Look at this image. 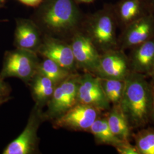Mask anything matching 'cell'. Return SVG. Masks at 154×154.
<instances>
[{"label": "cell", "mask_w": 154, "mask_h": 154, "mask_svg": "<svg viewBox=\"0 0 154 154\" xmlns=\"http://www.w3.org/2000/svg\"><path fill=\"white\" fill-rule=\"evenodd\" d=\"M75 0H44L35 8L31 17L43 35L69 42L81 30L85 14Z\"/></svg>", "instance_id": "1"}, {"label": "cell", "mask_w": 154, "mask_h": 154, "mask_svg": "<svg viewBox=\"0 0 154 154\" xmlns=\"http://www.w3.org/2000/svg\"><path fill=\"white\" fill-rule=\"evenodd\" d=\"M106 116L111 131L122 141H129L131 127L119 105L113 106Z\"/></svg>", "instance_id": "17"}, {"label": "cell", "mask_w": 154, "mask_h": 154, "mask_svg": "<svg viewBox=\"0 0 154 154\" xmlns=\"http://www.w3.org/2000/svg\"><path fill=\"white\" fill-rule=\"evenodd\" d=\"M5 1L6 0H0V8L4 5V4L5 2Z\"/></svg>", "instance_id": "30"}, {"label": "cell", "mask_w": 154, "mask_h": 154, "mask_svg": "<svg viewBox=\"0 0 154 154\" xmlns=\"http://www.w3.org/2000/svg\"><path fill=\"white\" fill-rule=\"evenodd\" d=\"M28 83L30 86L35 105L42 109L52 97L57 85L48 77L38 72Z\"/></svg>", "instance_id": "16"}, {"label": "cell", "mask_w": 154, "mask_h": 154, "mask_svg": "<svg viewBox=\"0 0 154 154\" xmlns=\"http://www.w3.org/2000/svg\"><path fill=\"white\" fill-rule=\"evenodd\" d=\"M120 107L132 128L145 126L150 120L152 88L145 75L130 72L125 79Z\"/></svg>", "instance_id": "2"}, {"label": "cell", "mask_w": 154, "mask_h": 154, "mask_svg": "<svg viewBox=\"0 0 154 154\" xmlns=\"http://www.w3.org/2000/svg\"><path fill=\"white\" fill-rule=\"evenodd\" d=\"M37 72L48 77L58 85L65 80L73 72L67 70L54 61L44 58V60L39 62Z\"/></svg>", "instance_id": "19"}, {"label": "cell", "mask_w": 154, "mask_h": 154, "mask_svg": "<svg viewBox=\"0 0 154 154\" xmlns=\"http://www.w3.org/2000/svg\"><path fill=\"white\" fill-rule=\"evenodd\" d=\"M43 34L31 18H17L16 20L14 45L16 48L37 53L41 44Z\"/></svg>", "instance_id": "13"}, {"label": "cell", "mask_w": 154, "mask_h": 154, "mask_svg": "<svg viewBox=\"0 0 154 154\" xmlns=\"http://www.w3.org/2000/svg\"><path fill=\"white\" fill-rule=\"evenodd\" d=\"M45 120L41 109L35 105L21 134L7 145L3 154H32L38 151L39 127Z\"/></svg>", "instance_id": "6"}, {"label": "cell", "mask_w": 154, "mask_h": 154, "mask_svg": "<svg viewBox=\"0 0 154 154\" xmlns=\"http://www.w3.org/2000/svg\"><path fill=\"white\" fill-rule=\"evenodd\" d=\"M112 7L118 27L121 29L142 17L153 13L147 0H119L112 4Z\"/></svg>", "instance_id": "14"}, {"label": "cell", "mask_w": 154, "mask_h": 154, "mask_svg": "<svg viewBox=\"0 0 154 154\" xmlns=\"http://www.w3.org/2000/svg\"><path fill=\"white\" fill-rule=\"evenodd\" d=\"M151 11L154 13V0H147Z\"/></svg>", "instance_id": "27"}, {"label": "cell", "mask_w": 154, "mask_h": 154, "mask_svg": "<svg viewBox=\"0 0 154 154\" xmlns=\"http://www.w3.org/2000/svg\"><path fill=\"white\" fill-rule=\"evenodd\" d=\"M99 78L106 97L110 104L113 106L120 105L125 89V81Z\"/></svg>", "instance_id": "20"}, {"label": "cell", "mask_w": 154, "mask_h": 154, "mask_svg": "<svg viewBox=\"0 0 154 154\" xmlns=\"http://www.w3.org/2000/svg\"><path fill=\"white\" fill-rule=\"evenodd\" d=\"M134 139L139 154H154V129L149 128L140 130Z\"/></svg>", "instance_id": "21"}, {"label": "cell", "mask_w": 154, "mask_h": 154, "mask_svg": "<svg viewBox=\"0 0 154 154\" xmlns=\"http://www.w3.org/2000/svg\"><path fill=\"white\" fill-rule=\"evenodd\" d=\"M100 111L90 105L77 103L70 109L54 121L55 128L88 131L100 116Z\"/></svg>", "instance_id": "8"}, {"label": "cell", "mask_w": 154, "mask_h": 154, "mask_svg": "<svg viewBox=\"0 0 154 154\" xmlns=\"http://www.w3.org/2000/svg\"><path fill=\"white\" fill-rule=\"evenodd\" d=\"M77 103L92 106L100 111L110 110L111 104L106 97L99 77L88 72L80 75Z\"/></svg>", "instance_id": "10"}, {"label": "cell", "mask_w": 154, "mask_h": 154, "mask_svg": "<svg viewBox=\"0 0 154 154\" xmlns=\"http://www.w3.org/2000/svg\"><path fill=\"white\" fill-rule=\"evenodd\" d=\"M128 58L131 72L148 75L154 63V37L132 48Z\"/></svg>", "instance_id": "15"}, {"label": "cell", "mask_w": 154, "mask_h": 154, "mask_svg": "<svg viewBox=\"0 0 154 154\" xmlns=\"http://www.w3.org/2000/svg\"><path fill=\"white\" fill-rule=\"evenodd\" d=\"M88 132L92 134L96 142L116 147L122 140L116 138L111 131L106 116L98 117L90 127Z\"/></svg>", "instance_id": "18"}, {"label": "cell", "mask_w": 154, "mask_h": 154, "mask_svg": "<svg viewBox=\"0 0 154 154\" xmlns=\"http://www.w3.org/2000/svg\"><path fill=\"white\" fill-rule=\"evenodd\" d=\"M69 43L77 67L95 75L100 53L88 35L82 30H78L72 35Z\"/></svg>", "instance_id": "7"}, {"label": "cell", "mask_w": 154, "mask_h": 154, "mask_svg": "<svg viewBox=\"0 0 154 154\" xmlns=\"http://www.w3.org/2000/svg\"><path fill=\"white\" fill-rule=\"evenodd\" d=\"M119 48L100 53L95 75L100 78L125 80L131 72L128 58Z\"/></svg>", "instance_id": "12"}, {"label": "cell", "mask_w": 154, "mask_h": 154, "mask_svg": "<svg viewBox=\"0 0 154 154\" xmlns=\"http://www.w3.org/2000/svg\"><path fill=\"white\" fill-rule=\"evenodd\" d=\"M117 27L112 4H106L102 9L85 15L81 30L102 53L119 48Z\"/></svg>", "instance_id": "3"}, {"label": "cell", "mask_w": 154, "mask_h": 154, "mask_svg": "<svg viewBox=\"0 0 154 154\" xmlns=\"http://www.w3.org/2000/svg\"><path fill=\"white\" fill-rule=\"evenodd\" d=\"M11 98H8V99H2V100H0V106L3 105L4 103H5L6 102H7L8 100H9Z\"/></svg>", "instance_id": "29"}, {"label": "cell", "mask_w": 154, "mask_h": 154, "mask_svg": "<svg viewBox=\"0 0 154 154\" xmlns=\"http://www.w3.org/2000/svg\"><path fill=\"white\" fill-rule=\"evenodd\" d=\"M115 148L119 154H139L135 145L130 144L129 141H122Z\"/></svg>", "instance_id": "22"}, {"label": "cell", "mask_w": 154, "mask_h": 154, "mask_svg": "<svg viewBox=\"0 0 154 154\" xmlns=\"http://www.w3.org/2000/svg\"><path fill=\"white\" fill-rule=\"evenodd\" d=\"M148 75L151 77L152 81L154 82V63L153 65H152V68H151V70H150V72H149Z\"/></svg>", "instance_id": "26"}, {"label": "cell", "mask_w": 154, "mask_h": 154, "mask_svg": "<svg viewBox=\"0 0 154 154\" xmlns=\"http://www.w3.org/2000/svg\"><path fill=\"white\" fill-rule=\"evenodd\" d=\"M18 1L25 5L35 8L38 6L44 0H18Z\"/></svg>", "instance_id": "24"}, {"label": "cell", "mask_w": 154, "mask_h": 154, "mask_svg": "<svg viewBox=\"0 0 154 154\" xmlns=\"http://www.w3.org/2000/svg\"><path fill=\"white\" fill-rule=\"evenodd\" d=\"M80 75L72 72L58 84L43 112L45 120L54 121L64 114L77 103V93Z\"/></svg>", "instance_id": "5"}, {"label": "cell", "mask_w": 154, "mask_h": 154, "mask_svg": "<svg viewBox=\"0 0 154 154\" xmlns=\"http://www.w3.org/2000/svg\"><path fill=\"white\" fill-rule=\"evenodd\" d=\"M154 37V13H150L122 29L118 37L119 48L131 49Z\"/></svg>", "instance_id": "11"}, {"label": "cell", "mask_w": 154, "mask_h": 154, "mask_svg": "<svg viewBox=\"0 0 154 154\" xmlns=\"http://www.w3.org/2000/svg\"><path fill=\"white\" fill-rule=\"evenodd\" d=\"M37 53L54 61L67 70L75 72L77 66L72 47L69 42L66 40L43 35Z\"/></svg>", "instance_id": "9"}, {"label": "cell", "mask_w": 154, "mask_h": 154, "mask_svg": "<svg viewBox=\"0 0 154 154\" xmlns=\"http://www.w3.org/2000/svg\"><path fill=\"white\" fill-rule=\"evenodd\" d=\"M77 2L78 4L80 3H86V4H88L93 2L95 0H75Z\"/></svg>", "instance_id": "28"}, {"label": "cell", "mask_w": 154, "mask_h": 154, "mask_svg": "<svg viewBox=\"0 0 154 154\" xmlns=\"http://www.w3.org/2000/svg\"><path fill=\"white\" fill-rule=\"evenodd\" d=\"M11 91L9 85L5 82L4 79L0 78V100L11 98L10 97Z\"/></svg>", "instance_id": "23"}, {"label": "cell", "mask_w": 154, "mask_h": 154, "mask_svg": "<svg viewBox=\"0 0 154 154\" xmlns=\"http://www.w3.org/2000/svg\"><path fill=\"white\" fill-rule=\"evenodd\" d=\"M39 62L38 54L35 51L18 48L6 51L0 78L14 77L28 83L37 73Z\"/></svg>", "instance_id": "4"}, {"label": "cell", "mask_w": 154, "mask_h": 154, "mask_svg": "<svg viewBox=\"0 0 154 154\" xmlns=\"http://www.w3.org/2000/svg\"><path fill=\"white\" fill-rule=\"evenodd\" d=\"M150 119L152 120V121L154 122V90L153 88H152V103H151Z\"/></svg>", "instance_id": "25"}]
</instances>
